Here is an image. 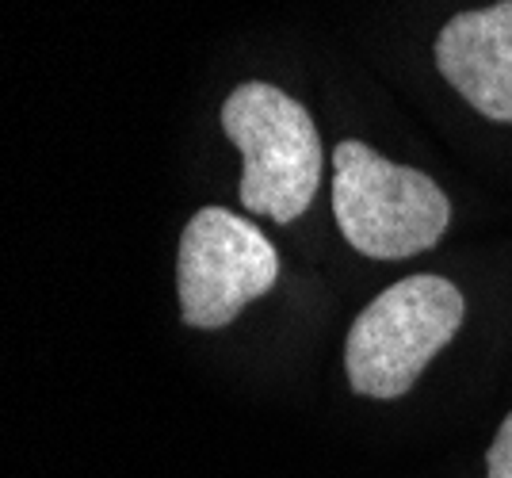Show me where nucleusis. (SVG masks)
<instances>
[{"instance_id": "obj_1", "label": "nucleus", "mask_w": 512, "mask_h": 478, "mask_svg": "<svg viewBox=\"0 0 512 478\" xmlns=\"http://www.w3.org/2000/svg\"><path fill=\"white\" fill-rule=\"evenodd\" d=\"M222 131L245 157L241 207L279 226L306 215L321 184V138L310 111L268 81H245L222 104Z\"/></svg>"}, {"instance_id": "obj_2", "label": "nucleus", "mask_w": 512, "mask_h": 478, "mask_svg": "<svg viewBox=\"0 0 512 478\" xmlns=\"http://www.w3.org/2000/svg\"><path fill=\"white\" fill-rule=\"evenodd\" d=\"M333 215L356 253L406 261L444 238L451 199L432 176L394 165L363 142H341L333 150Z\"/></svg>"}, {"instance_id": "obj_3", "label": "nucleus", "mask_w": 512, "mask_h": 478, "mask_svg": "<svg viewBox=\"0 0 512 478\" xmlns=\"http://www.w3.org/2000/svg\"><path fill=\"white\" fill-rule=\"evenodd\" d=\"M467 303L444 276L390 283L348 329L344 368L363 398H402L463 326Z\"/></svg>"}, {"instance_id": "obj_4", "label": "nucleus", "mask_w": 512, "mask_h": 478, "mask_svg": "<svg viewBox=\"0 0 512 478\" xmlns=\"http://www.w3.org/2000/svg\"><path fill=\"white\" fill-rule=\"evenodd\" d=\"M279 280L276 245L226 207H203L180 234L176 291L180 318L192 329L230 326L245 306Z\"/></svg>"}, {"instance_id": "obj_5", "label": "nucleus", "mask_w": 512, "mask_h": 478, "mask_svg": "<svg viewBox=\"0 0 512 478\" xmlns=\"http://www.w3.org/2000/svg\"><path fill=\"white\" fill-rule=\"evenodd\" d=\"M436 66L478 115L512 123V0L451 16L436 35Z\"/></svg>"}, {"instance_id": "obj_6", "label": "nucleus", "mask_w": 512, "mask_h": 478, "mask_svg": "<svg viewBox=\"0 0 512 478\" xmlns=\"http://www.w3.org/2000/svg\"><path fill=\"white\" fill-rule=\"evenodd\" d=\"M486 475L512 478V413L501 421V429H497V436H493L490 452H486Z\"/></svg>"}]
</instances>
